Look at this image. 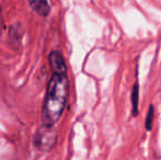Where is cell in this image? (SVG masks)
Returning a JSON list of instances; mask_svg holds the SVG:
<instances>
[{
  "label": "cell",
  "mask_w": 161,
  "mask_h": 160,
  "mask_svg": "<svg viewBox=\"0 0 161 160\" xmlns=\"http://www.w3.org/2000/svg\"><path fill=\"white\" fill-rule=\"evenodd\" d=\"M56 141V134L53 128H47L44 126H41L38 130L35 133L34 137V144L38 148L43 150H48L55 145Z\"/></svg>",
  "instance_id": "obj_2"
},
{
  "label": "cell",
  "mask_w": 161,
  "mask_h": 160,
  "mask_svg": "<svg viewBox=\"0 0 161 160\" xmlns=\"http://www.w3.org/2000/svg\"><path fill=\"white\" fill-rule=\"evenodd\" d=\"M29 6L35 13H37L41 17H47L51 12V6L45 0H33L29 1Z\"/></svg>",
  "instance_id": "obj_4"
},
{
  "label": "cell",
  "mask_w": 161,
  "mask_h": 160,
  "mask_svg": "<svg viewBox=\"0 0 161 160\" xmlns=\"http://www.w3.org/2000/svg\"><path fill=\"white\" fill-rule=\"evenodd\" d=\"M69 97L67 74H53L48 81L42 108V126L54 128L64 113Z\"/></svg>",
  "instance_id": "obj_1"
},
{
  "label": "cell",
  "mask_w": 161,
  "mask_h": 160,
  "mask_svg": "<svg viewBox=\"0 0 161 160\" xmlns=\"http://www.w3.org/2000/svg\"><path fill=\"white\" fill-rule=\"evenodd\" d=\"M153 118H155V109H153V105H150L149 107L148 114H147V118L145 120V127H146L147 130H151V128H153Z\"/></svg>",
  "instance_id": "obj_6"
},
{
  "label": "cell",
  "mask_w": 161,
  "mask_h": 160,
  "mask_svg": "<svg viewBox=\"0 0 161 160\" xmlns=\"http://www.w3.org/2000/svg\"><path fill=\"white\" fill-rule=\"evenodd\" d=\"M48 63L53 74H67V66L63 55L57 51H53L48 55Z\"/></svg>",
  "instance_id": "obj_3"
},
{
  "label": "cell",
  "mask_w": 161,
  "mask_h": 160,
  "mask_svg": "<svg viewBox=\"0 0 161 160\" xmlns=\"http://www.w3.org/2000/svg\"><path fill=\"white\" fill-rule=\"evenodd\" d=\"M131 110H133V116L138 115V102H139V87L138 82L136 81L134 85L133 91H131Z\"/></svg>",
  "instance_id": "obj_5"
}]
</instances>
